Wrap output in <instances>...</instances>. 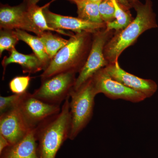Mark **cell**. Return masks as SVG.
<instances>
[{
    "mask_svg": "<svg viewBox=\"0 0 158 158\" xmlns=\"http://www.w3.org/2000/svg\"><path fill=\"white\" fill-rule=\"evenodd\" d=\"M131 5L137 12L135 18L125 28L116 31L105 45L104 54L109 64L118 61L120 54L142 33L158 27L151 0H146L144 4L136 0Z\"/></svg>",
    "mask_w": 158,
    "mask_h": 158,
    "instance_id": "6da1fadb",
    "label": "cell"
},
{
    "mask_svg": "<svg viewBox=\"0 0 158 158\" xmlns=\"http://www.w3.org/2000/svg\"><path fill=\"white\" fill-rule=\"evenodd\" d=\"M92 37L93 33L86 31L73 34L43 71L40 76L41 81L63 73H79L88 59Z\"/></svg>",
    "mask_w": 158,
    "mask_h": 158,
    "instance_id": "7a4b0ae2",
    "label": "cell"
},
{
    "mask_svg": "<svg viewBox=\"0 0 158 158\" xmlns=\"http://www.w3.org/2000/svg\"><path fill=\"white\" fill-rule=\"evenodd\" d=\"M69 101L70 96L65 100L58 114L35 128L40 158H56L60 148L69 139L71 127Z\"/></svg>",
    "mask_w": 158,
    "mask_h": 158,
    "instance_id": "3957f363",
    "label": "cell"
},
{
    "mask_svg": "<svg viewBox=\"0 0 158 158\" xmlns=\"http://www.w3.org/2000/svg\"><path fill=\"white\" fill-rule=\"evenodd\" d=\"M97 95L91 79L70 93L71 127L69 139L73 140L90 121L93 114L94 98Z\"/></svg>",
    "mask_w": 158,
    "mask_h": 158,
    "instance_id": "277c9868",
    "label": "cell"
},
{
    "mask_svg": "<svg viewBox=\"0 0 158 158\" xmlns=\"http://www.w3.org/2000/svg\"><path fill=\"white\" fill-rule=\"evenodd\" d=\"M113 31L106 28L93 34L90 53L85 65L79 73L73 90H77L92 78L98 71L109 65L104 54L105 45L112 36Z\"/></svg>",
    "mask_w": 158,
    "mask_h": 158,
    "instance_id": "5b68a950",
    "label": "cell"
},
{
    "mask_svg": "<svg viewBox=\"0 0 158 158\" xmlns=\"http://www.w3.org/2000/svg\"><path fill=\"white\" fill-rule=\"evenodd\" d=\"M76 74V73L68 72L42 80L40 87L32 94L45 102L61 105L73 89L77 78Z\"/></svg>",
    "mask_w": 158,
    "mask_h": 158,
    "instance_id": "8992f818",
    "label": "cell"
},
{
    "mask_svg": "<svg viewBox=\"0 0 158 158\" xmlns=\"http://www.w3.org/2000/svg\"><path fill=\"white\" fill-rule=\"evenodd\" d=\"M17 106L31 129L36 128L61 110V105L42 101L27 91L23 94Z\"/></svg>",
    "mask_w": 158,
    "mask_h": 158,
    "instance_id": "52a82bcc",
    "label": "cell"
},
{
    "mask_svg": "<svg viewBox=\"0 0 158 158\" xmlns=\"http://www.w3.org/2000/svg\"><path fill=\"white\" fill-rule=\"evenodd\" d=\"M97 94H104L112 99L124 100L137 103L147 98L144 94L137 92L112 78L102 69L91 78Z\"/></svg>",
    "mask_w": 158,
    "mask_h": 158,
    "instance_id": "ba28073f",
    "label": "cell"
},
{
    "mask_svg": "<svg viewBox=\"0 0 158 158\" xmlns=\"http://www.w3.org/2000/svg\"><path fill=\"white\" fill-rule=\"evenodd\" d=\"M31 129L17 106L0 115V134L10 145L22 139Z\"/></svg>",
    "mask_w": 158,
    "mask_h": 158,
    "instance_id": "9c48e42d",
    "label": "cell"
},
{
    "mask_svg": "<svg viewBox=\"0 0 158 158\" xmlns=\"http://www.w3.org/2000/svg\"><path fill=\"white\" fill-rule=\"evenodd\" d=\"M104 69L112 78L142 94L147 98L152 96L157 90V85L155 82L151 80L141 78L125 71L120 67L118 61L109 64Z\"/></svg>",
    "mask_w": 158,
    "mask_h": 158,
    "instance_id": "30bf717a",
    "label": "cell"
},
{
    "mask_svg": "<svg viewBox=\"0 0 158 158\" xmlns=\"http://www.w3.org/2000/svg\"><path fill=\"white\" fill-rule=\"evenodd\" d=\"M27 7V6L23 2L15 6L1 4V29H20L35 34V29L28 15Z\"/></svg>",
    "mask_w": 158,
    "mask_h": 158,
    "instance_id": "8fae6325",
    "label": "cell"
},
{
    "mask_svg": "<svg viewBox=\"0 0 158 158\" xmlns=\"http://www.w3.org/2000/svg\"><path fill=\"white\" fill-rule=\"evenodd\" d=\"M48 26L56 30H69L75 33L83 31L94 33L106 27V23H96L83 20L78 17L65 16L50 11L48 7L44 10Z\"/></svg>",
    "mask_w": 158,
    "mask_h": 158,
    "instance_id": "7c38bea8",
    "label": "cell"
},
{
    "mask_svg": "<svg viewBox=\"0 0 158 158\" xmlns=\"http://www.w3.org/2000/svg\"><path fill=\"white\" fill-rule=\"evenodd\" d=\"M0 158H40L36 129H32L22 139L5 148L0 154Z\"/></svg>",
    "mask_w": 158,
    "mask_h": 158,
    "instance_id": "4fadbf2b",
    "label": "cell"
},
{
    "mask_svg": "<svg viewBox=\"0 0 158 158\" xmlns=\"http://www.w3.org/2000/svg\"><path fill=\"white\" fill-rule=\"evenodd\" d=\"M11 63L19 64L22 68L23 73L29 74L36 73L44 69L42 63L35 54H22L15 48L9 52V56L4 57L2 61V65L4 69L3 77L7 66Z\"/></svg>",
    "mask_w": 158,
    "mask_h": 158,
    "instance_id": "5bb4252c",
    "label": "cell"
},
{
    "mask_svg": "<svg viewBox=\"0 0 158 158\" xmlns=\"http://www.w3.org/2000/svg\"><path fill=\"white\" fill-rule=\"evenodd\" d=\"M55 0H52L42 7H39L37 5L27 6L28 15L35 29V34L39 36L45 31H54L62 35L71 37L73 35V33H68L63 30H55L51 28L48 24L44 13V10L48 7Z\"/></svg>",
    "mask_w": 158,
    "mask_h": 158,
    "instance_id": "9a60e30c",
    "label": "cell"
},
{
    "mask_svg": "<svg viewBox=\"0 0 158 158\" xmlns=\"http://www.w3.org/2000/svg\"><path fill=\"white\" fill-rule=\"evenodd\" d=\"M14 30L19 40L23 41L28 45L32 49L34 53L38 57L43 65L44 70L50 63L51 59L47 54L44 45L39 37L31 35L23 30L20 29Z\"/></svg>",
    "mask_w": 158,
    "mask_h": 158,
    "instance_id": "2e32d148",
    "label": "cell"
},
{
    "mask_svg": "<svg viewBox=\"0 0 158 158\" xmlns=\"http://www.w3.org/2000/svg\"><path fill=\"white\" fill-rule=\"evenodd\" d=\"M101 2L75 0L73 3L76 5L79 18L88 22L105 23L101 17L99 10V6Z\"/></svg>",
    "mask_w": 158,
    "mask_h": 158,
    "instance_id": "e0dca14e",
    "label": "cell"
},
{
    "mask_svg": "<svg viewBox=\"0 0 158 158\" xmlns=\"http://www.w3.org/2000/svg\"><path fill=\"white\" fill-rule=\"evenodd\" d=\"M38 37L43 44L46 52L51 60L68 42L67 40L52 34L51 31H45Z\"/></svg>",
    "mask_w": 158,
    "mask_h": 158,
    "instance_id": "ac0fdd59",
    "label": "cell"
},
{
    "mask_svg": "<svg viewBox=\"0 0 158 158\" xmlns=\"http://www.w3.org/2000/svg\"><path fill=\"white\" fill-rule=\"evenodd\" d=\"M115 7V19L106 24V29L108 31H120L125 28L132 21L130 13L123 9L117 0H112Z\"/></svg>",
    "mask_w": 158,
    "mask_h": 158,
    "instance_id": "d6986e66",
    "label": "cell"
},
{
    "mask_svg": "<svg viewBox=\"0 0 158 158\" xmlns=\"http://www.w3.org/2000/svg\"><path fill=\"white\" fill-rule=\"evenodd\" d=\"M14 30L1 29L0 31V56L5 51H10L15 48L19 41Z\"/></svg>",
    "mask_w": 158,
    "mask_h": 158,
    "instance_id": "ffe728a7",
    "label": "cell"
},
{
    "mask_svg": "<svg viewBox=\"0 0 158 158\" xmlns=\"http://www.w3.org/2000/svg\"><path fill=\"white\" fill-rule=\"evenodd\" d=\"M31 77L30 74L15 77L9 83V88L14 94H23L27 92Z\"/></svg>",
    "mask_w": 158,
    "mask_h": 158,
    "instance_id": "44dd1931",
    "label": "cell"
},
{
    "mask_svg": "<svg viewBox=\"0 0 158 158\" xmlns=\"http://www.w3.org/2000/svg\"><path fill=\"white\" fill-rule=\"evenodd\" d=\"M100 14L105 23L115 19V7L112 0H102L99 6Z\"/></svg>",
    "mask_w": 158,
    "mask_h": 158,
    "instance_id": "7402d4cb",
    "label": "cell"
},
{
    "mask_svg": "<svg viewBox=\"0 0 158 158\" xmlns=\"http://www.w3.org/2000/svg\"><path fill=\"white\" fill-rule=\"evenodd\" d=\"M23 94H13L8 96L0 97V114L17 106Z\"/></svg>",
    "mask_w": 158,
    "mask_h": 158,
    "instance_id": "603a6c76",
    "label": "cell"
},
{
    "mask_svg": "<svg viewBox=\"0 0 158 158\" xmlns=\"http://www.w3.org/2000/svg\"><path fill=\"white\" fill-rule=\"evenodd\" d=\"M9 145H10V144L8 140L2 135L0 134V154Z\"/></svg>",
    "mask_w": 158,
    "mask_h": 158,
    "instance_id": "cb8c5ba5",
    "label": "cell"
},
{
    "mask_svg": "<svg viewBox=\"0 0 158 158\" xmlns=\"http://www.w3.org/2000/svg\"><path fill=\"white\" fill-rule=\"evenodd\" d=\"M119 4H121L123 6V8L126 9H129L131 6V4L129 3L127 0H117Z\"/></svg>",
    "mask_w": 158,
    "mask_h": 158,
    "instance_id": "d4e9b609",
    "label": "cell"
},
{
    "mask_svg": "<svg viewBox=\"0 0 158 158\" xmlns=\"http://www.w3.org/2000/svg\"><path fill=\"white\" fill-rule=\"evenodd\" d=\"M40 1V0H23V2L27 6H30L37 5L38 2Z\"/></svg>",
    "mask_w": 158,
    "mask_h": 158,
    "instance_id": "484cf974",
    "label": "cell"
},
{
    "mask_svg": "<svg viewBox=\"0 0 158 158\" xmlns=\"http://www.w3.org/2000/svg\"><path fill=\"white\" fill-rule=\"evenodd\" d=\"M90 1H93V2H101L102 0H90Z\"/></svg>",
    "mask_w": 158,
    "mask_h": 158,
    "instance_id": "4316f807",
    "label": "cell"
},
{
    "mask_svg": "<svg viewBox=\"0 0 158 158\" xmlns=\"http://www.w3.org/2000/svg\"><path fill=\"white\" fill-rule=\"evenodd\" d=\"M130 2H134V1H136V0H129Z\"/></svg>",
    "mask_w": 158,
    "mask_h": 158,
    "instance_id": "83f0119b",
    "label": "cell"
},
{
    "mask_svg": "<svg viewBox=\"0 0 158 158\" xmlns=\"http://www.w3.org/2000/svg\"><path fill=\"white\" fill-rule=\"evenodd\" d=\"M75 1V0H72V2H73V1Z\"/></svg>",
    "mask_w": 158,
    "mask_h": 158,
    "instance_id": "f1b7e54d",
    "label": "cell"
},
{
    "mask_svg": "<svg viewBox=\"0 0 158 158\" xmlns=\"http://www.w3.org/2000/svg\"><path fill=\"white\" fill-rule=\"evenodd\" d=\"M69 1H70L71 2L72 0H69Z\"/></svg>",
    "mask_w": 158,
    "mask_h": 158,
    "instance_id": "f546056e",
    "label": "cell"
}]
</instances>
